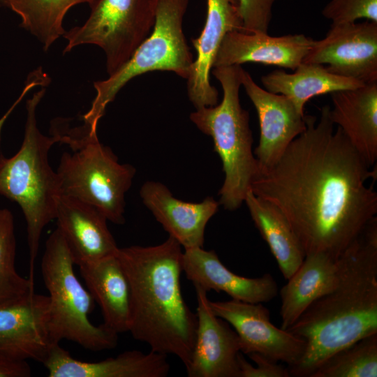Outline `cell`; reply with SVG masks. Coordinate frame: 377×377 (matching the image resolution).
Instances as JSON below:
<instances>
[{
    "label": "cell",
    "mask_w": 377,
    "mask_h": 377,
    "mask_svg": "<svg viewBox=\"0 0 377 377\" xmlns=\"http://www.w3.org/2000/svg\"><path fill=\"white\" fill-rule=\"evenodd\" d=\"M31 369L27 360L0 355V377H29Z\"/></svg>",
    "instance_id": "cell-32"
},
{
    "label": "cell",
    "mask_w": 377,
    "mask_h": 377,
    "mask_svg": "<svg viewBox=\"0 0 377 377\" xmlns=\"http://www.w3.org/2000/svg\"><path fill=\"white\" fill-rule=\"evenodd\" d=\"M330 117L369 167L377 159V82L331 94Z\"/></svg>",
    "instance_id": "cell-21"
},
{
    "label": "cell",
    "mask_w": 377,
    "mask_h": 377,
    "mask_svg": "<svg viewBox=\"0 0 377 377\" xmlns=\"http://www.w3.org/2000/svg\"><path fill=\"white\" fill-rule=\"evenodd\" d=\"M15 257L14 217L9 209H0V306L34 292V281L17 272Z\"/></svg>",
    "instance_id": "cell-28"
},
{
    "label": "cell",
    "mask_w": 377,
    "mask_h": 377,
    "mask_svg": "<svg viewBox=\"0 0 377 377\" xmlns=\"http://www.w3.org/2000/svg\"><path fill=\"white\" fill-rule=\"evenodd\" d=\"M78 267L87 290L101 308L103 324L117 334L128 332L131 287L117 255Z\"/></svg>",
    "instance_id": "cell-22"
},
{
    "label": "cell",
    "mask_w": 377,
    "mask_h": 377,
    "mask_svg": "<svg viewBox=\"0 0 377 377\" xmlns=\"http://www.w3.org/2000/svg\"><path fill=\"white\" fill-rule=\"evenodd\" d=\"M335 287L287 330L306 342L290 376L310 377L330 356L377 334V217L338 258Z\"/></svg>",
    "instance_id": "cell-2"
},
{
    "label": "cell",
    "mask_w": 377,
    "mask_h": 377,
    "mask_svg": "<svg viewBox=\"0 0 377 377\" xmlns=\"http://www.w3.org/2000/svg\"><path fill=\"white\" fill-rule=\"evenodd\" d=\"M189 0H155V21L149 35L130 59L104 80L94 82L96 96L83 115L84 124L97 131L108 105L133 78L156 71H171L186 79L194 61L183 22Z\"/></svg>",
    "instance_id": "cell-8"
},
{
    "label": "cell",
    "mask_w": 377,
    "mask_h": 377,
    "mask_svg": "<svg viewBox=\"0 0 377 377\" xmlns=\"http://www.w3.org/2000/svg\"><path fill=\"white\" fill-rule=\"evenodd\" d=\"M38 85H39V82L36 78L33 77H27L24 87L20 96L17 98L15 103L11 105V107L8 110V111L0 119V137H1V132L3 128V126L5 121H6V119H8V117H9V115L10 114V113L13 111L15 107L21 102V101L26 96V94L31 89H32L33 88Z\"/></svg>",
    "instance_id": "cell-33"
},
{
    "label": "cell",
    "mask_w": 377,
    "mask_h": 377,
    "mask_svg": "<svg viewBox=\"0 0 377 377\" xmlns=\"http://www.w3.org/2000/svg\"><path fill=\"white\" fill-rule=\"evenodd\" d=\"M73 152L63 153L57 169L60 193L87 202L115 224L125 222V194L135 168L122 164L87 125L59 132Z\"/></svg>",
    "instance_id": "cell-6"
},
{
    "label": "cell",
    "mask_w": 377,
    "mask_h": 377,
    "mask_svg": "<svg viewBox=\"0 0 377 377\" xmlns=\"http://www.w3.org/2000/svg\"><path fill=\"white\" fill-rule=\"evenodd\" d=\"M322 15L331 24L353 22L359 19L377 22V0H330Z\"/></svg>",
    "instance_id": "cell-29"
},
{
    "label": "cell",
    "mask_w": 377,
    "mask_h": 377,
    "mask_svg": "<svg viewBox=\"0 0 377 377\" xmlns=\"http://www.w3.org/2000/svg\"><path fill=\"white\" fill-rule=\"evenodd\" d=\"M376 376L377 334H374L332 354L310 377Z\"/></svg>",
    "instance_id": "cell-27"
},
{
    "label": "cell",
    "mask_w": 377,
    "mask_h": 377,
    "mask_svg": "<svg viewBox=\"0 0 377 377\" xmlns=\"http://www.w3.org/2000/svg\"><path fill=\"white\" fill-rule=\"evenodd\" d=\"M182 246L169 236L149 246L119 248L117 257L129 281V332L150 350L177 357L188 367L197 330V315L181 289Z\"/></svg>",
    "instance_id": "cell-3"
},
{
    "label": "cell",
    "mask_w": 377,
    "mask_h": 377,
    "mask_svg": "<svg viewBox=\"0 0 377 377\" xmlns=\"http://www.w3.org/2000/svg\"><path fill=\"white\" fill-rule=\"evenodd\" d=\"M43 364L49 377H165L170 368L167 355L152 350H127L91 362L75 359L59 343L52 345Z\"/></svg>",
    "instance_id": "cell-20"
},
{
    "label": "cell",
    "mask_w": 377,
    "mask_h": 377,
    "mask_svg": "<svg viewBox=\"0 0 377 377\" xmlns=\"http://www.w3.org/2000/svg\"><path fill=\"white\" fill-rule=\"evenodd\" d=\"M140 195L169 236L184 249L203 247L206 226L219 207L213 197L200 202H185L175 198L163 184L153 181L143 184Z\"/></svg>",
    "instance_id": "cell-19"
},
{
    "label": "cell",
    "mask_w": 377,
    "mask_h": 377,
    "mask_svg": "<svg viewBox=\"0 0 377 377\" xmlns=\"http://www.w3.org/2000/svg\"><path fill=\"white\" fill-rule=\"evenodd\" d=\"M243 69L241 65L213 68L212 73L222 87V101L190 114L196 127L212 138L214 150L221 158L225 179L219 193V202L229 211L241 207L259 173L252 152L253 140L249 112L239 101Z\"/></svg>",
    "instance_id": "cell-5"
},
{
    "label": "cell",
    "mask_w": 377,
    "mask_h": 377,
    "mask_svg": "<svg viewBox=\"0 0 377 377\" xmlns=\"http://www.w3.org/2000/svg\"><path fill=\"white\" fill-rule=\"evenodd\" d=\"M48 295L29 294L0 306V355L43 364L54 343L49 328Z\"/></svg>",
    "instance_id": "cell-13"
},
{
    "label": "cell",
    "mask_w": 377,
    "mask_h": 377,
    "mask_svg": "<svg viewBox=\"0 0 377 377\" xmlns=\"http://www.w3.org/2000/svg\"><path fill=\"white\" fill-rule=\"evenodd\" d=\"M242 86L253 103L259 120L260 140L255 149L259 172L272 168L290 143L306 128L304 114L282 94L261 88L243 69Z\"/></svg>",
    "instance_id": "cell-12"
},
{
    "label": "cell",
    "mask_w": 377,
    "mask_h": 377,
    "mask_svg": "<svg viewBox=\"0 0 377 377\" xmlns=\"http://www.w3.org/2000/svg\"><path fill=\"white\" fill-rule=\"evenodd\" d=\"M81 25L65 31L64 53L81 45L101 47L109 75L119 69L149 35L155 21V0H96Z\"/></svg>",
    "instance_id": "cell-9"
},
{
    "label": "cell",
    "mask_w": 377,
    "mask_h": 377,
    "mask_svg": "<svg viewBox=\"0 0 377 377\" xmlns=\"http://www.w3.org/2000/svg\"><path fill=\"white\" fill-rule=\"evenodd\" d=\"M207 6L204 27L191 40L197 56L186 78L188 96L195 110L218 103L219 92L209 79L215 57L226 34L244 31L236 0H207Z\"/></svg>",
    "instance_id": "cell-15"
},
{
    "label": "cell",
    "mask_w": 377,
    "mask_h": 377,
    "mask_svg": "<svg viewBox=\"0 0 377 377\" xmlns=\"http://www.w3.org/2000/svg\"><path fill=\"white\" fill-rule=\"evenodd\" d=\"M66 242L57 228L45 242L41 260L43 280L49 293V328L54 343L66 339L99 352L114 348L118 334L101 324L94 325L89 316L95 300L77 278Z\"/></svg>",
    "instance_id": "cell-7"
},
{
    "label": "cell",
    "mask_w": 377,
    "mask_h": 377,
    "mask_svg": "<svg viewBox=\"0 0 377 377\" xmlns=\"http://www.w3.org/2000/svg\"><path fill=\"white\" fill-rule=\"evenodd\" d=\"M96 0H0V4L10 9L21 19L20 27L28 31L43 45L46 51L65 30L63 22L74 6Z\"/></svg>",
    "instance_id": "cell-26"
},
{
    "label": "cell",
    "mask_w": 377,
    "mask_h": 377,
    "mask_svg": "<svg viewBox=\"0 0 377 377\" xmlns=\"http://www.w3.org/2000/svg\"><path fill=\"white\" fill-rule=\"evenodd\" d=\"M306 128L278 162L260 172L251 190L276 206L288 220L305 254L338 258L376 217V177L341 129L330 107L320 117L305 116Z\"/></svg>",
    "instance_id": "cell-1"
},
{
    "label": "cell",
    "mask_w": 377,
    "mask_h": 377,
    "mask_svg": "<svg viewBox=\"0 0 377 377\" xmlns=\"http://www.w3.org/2000/svg\"><path fill=\"white\" fill-rule=\"evenodd\" d=\"M214 313L230 325L236 332L242 353H258L288 368L295 365L303 355L306 342L270 321L269 311L262 303L235 300L209 301Z\"/></svg>",
    "instance_id": "cell-11"
},
{
    "label": "cell",
    "mask_w": 377,
    "mask_h": 377,
    "mask_svg": "<svg viewBox=\"0 0 377 377\" xmlns=\"http://www.w3.org/2000/svg\"><path fill=\"white\" fill-rule=\"evenodd\" d=\"M244 32L268 33L272 8L277 0H236Z\"/></svg>",
    "instance_id": "cell-30"
},
{
    "label": "cell",
    "mask_w": 377,
    "mask_h": 377,
    "mask_svg": "<svg viewBox=\"0 0 377 377\" xmlns=\"http://www.w3.org/2000/svg\"><path fill=\"white\" fill-rule=\"evenodd\" d=\"M313 40L304 34L272 36L268 33L232 31L224 36L213 68L256 62L295 71Z\"/></svg>",
    "instance_id": "cell-17"
},
{
    "label": "cell",
    "mask_w": 377,
    "mask_h": 377,
    "mask_svg": "<svg viewBox=\"0 0 377 377\" xmlns=\"http://www.w3.org/2000/svg\"><path fill=\"white\" fill-rule=\"evenodd\" d=\"M339 260L324 253H309L280 290L281 328L288 330L316 300L332 290L339 279Z\"/></svg>",
    "instance_id": "cell-23"
},
{
    "label": "cell",
    "mask_w": 377,
    "mask_h": 377,
    "mask_svg": "<svg viewBox=\"0 0 377 377\" xmlns=\"http://www.w3.org/2000/svg\"><path fill=\"white\" fill-rule=\"evenodd\" d=\"M256 363L253 366L243 357L240 353L238 355L239 377H290V374L287 367L278 364L273 360L258 353L248 355Z\"/></svg>",
    "instance_id": "cell-31"
},
{
    "label": "cell",
    "mask_w": 377,
    "mask_h": 377,
    "mask_svg": "<svg viewBox=\"0 0 377 377\" xmlns=\"http://www.w3.org/2000/svg\"><path fill=\"white\" fill-rule=\"evenodd\" d=\"M261 82L267 91L289 98L302 114L306 103L316 96L355 89L365 84L334 74L323 65L305 63L292 73L274 71L262 76Z\"/></svg>",
    "instance_id": "cell-25"
},
{
    "label": "cell",
    "mask_w": 377,
    "mask_h": 377,
    "mask_svg": "<svg viewBox=\"0 0 377 377\" xmlns=\"http://www.w3.org/2000/svg\"><path fill=\"white\" fill-rule=\"evenodd\" d=\"M244 202L283 276L288 280L306 256L297 236L282 212L272 203L256 195L251 189L246 195Z\"/></svg>",
    "instance_id": "cell-24"
},
{
    "label": "cell",
    "mask_w": 377,
    "mask_h": 377,
    "mask_svg": "<svg viewBox=\"0 0 377 377\" xmlns=\"http://www.w3.org/2000/svg\"><path fill=\"white\" fill-rule=\"evenodd\" d=\"M182 272L194 286L207 293L224 292L232 300L248 303H264L278 295L277 283L269 273L258 278L239 276L227 268L213 250L203 247L184 249Z\"/></svg>",
    "instance_id": "cell-18"
},
{
    "label": "cell",
    "mask_w": 377,
    "mask_h": 377,
    "mask_svg": "<svg viewBox=\"0 0 377 377\" xmlns=\"http://www.w3.org/2000/svg\"><path fill=\"white\" fill-rule=\"evenodd\" d=\"M55 219L75 265L79 266L117 254L119 248L108 229V219L95 207L60 195Z\"/></svg>",
    "instance_id": "cell-16"
},
{
    "label": "cell",
    "mask_w": 377,
    "mask_h": 377,
    "mask_svg": "<svg viewBox=\"0 0 377 377\" xmlns=\"http://www.w3.org/2000/svg\"><path fill=\"white\" fill-rule=\"evenodd\" d=\"M197 297V330L189 377H239V339L233 328L212 310L207 292L194 286Z\"/></svg>",
    "instance_id": "cell-14"
},
{
    "label": "cell",
    "mask_w": 377,
    "mask_h": 377,
    "mask_svg": "<svg viewBox=\"0 0 377 377\" xmlns=\"http://www.w3.org/2000/svg\"><path fill=\"white\" fill-rule=\"evenodd\" d=\"M45 93L43 87L26 102L24 134L18 151L10 158L0 156V195L17 202L24 214L32 281L40 237L45 227L55 219L61 195L58 175L48 160L49 151L61 142L60 136L57 132L51 136L43 134L36 118L37 108Z\"/></svg>",
    "instance_id": "cell-4"
},
{
    "label": "cell",
    "mask_w": 377,
    "mask_h": 377,
    "mask_svg": "<svg viewBox=\"0 0 377 377\" xmlns=\"http://www.w3.org/2000/svg\"><path fill=\"white\" fill-rule=\"evenodd\" d=\"M302 63L327 64L330 72L365 84L377 82V22L331 24L324 38L313 40Z\"/></svg>",
    "instance_id": "cell-10"
}]
</instances>
